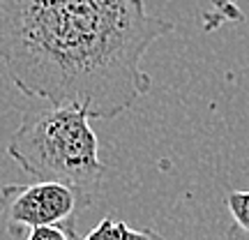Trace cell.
Returning <instances> with one entry per match:
<instances>
[{
	"label": "cell",
	"instance_id": "cell-1",
	"mask_svg": "<svg viewBox=\"0 0 249 240\" xmlns=\"http://www.w3.org/2000/svg\"><path fill=\"white\" fill-rule=\"evenodd\" d=\"M173 30L143 0H0V62L28 97L113 120L150 92L143 55Z\"/></svg>",
	"mask_w": 249,
	"mask_h": 240
},
{
	"label": "cell",
	"instance_id": "cell-2",
	"mask_svg": "<svg viewBox=\"0 0 249 240\" xmlns=\"http://www.w3.org/2000/svg\"><path fill=\"white\" fill-rule=\"evenodd\" d=\"M7 157L37 183H62L90 196L107 176L97 134L79 104L23 113L9 139Z\"/></svg>",
	"mask_w": 249,
	"mask_h": 240
},
{
	"label": "cell",
	"instance_id": "cell-3",
	"mask_svg": "<svg viewBox=\"0 0 249 240\" xmlns=\"http://www.w3.org/2000/svg\"><path fill=\"white\" fill-rule=\"evenodd\" d=\"M92 196L62 183L0 185V224L5 229L76 226Z\"/></svg>",
	"mask_w": 249,
	"mask_h": 240
},
{
	"label": "cell",
	"instance_id": "cell-4",
	"mask_svg": "<svg viewBox=\"0 0 249 240\" xmlns=\"http://www.w3.org/2000/svg\"><path fill=\"white\" fill-rule=\"evenodd\" d=\"M81 240H164V238L155 229H132L127 222L108 215Z\"/></svg>",
	"mask_w": 249,
	"mask_h": 240
},
{
	"label": "cell",
	"instance_id": "cell-5",
	"mask_svg": "<svg viewBox=\"0 0 249 240\" xmlns=\"http://www.w3.org/2000/svg\"><path fill=\"white\" fill-rule=\"evenodd\" d=\"M226 208L231 215L229 240H249V192H229Z\"/></svg>",
	"mask_w": 249,
	"mask_h": 240
},
{
	"label": "cell",
	"instance_id": "cell-6",
	"mask_svg": "<svg viewBox=\"0 0 249 240\" xmlns=\"http://www.w3.org/2000/svg\"><path fill=\"white\" fill-rule=\"evenodd\" d=\"M9 240H81L76 226H42V229H9Z\"/></svg>",
	"mask_w": 249,
	"mask_h": 240
}]
</instances>
